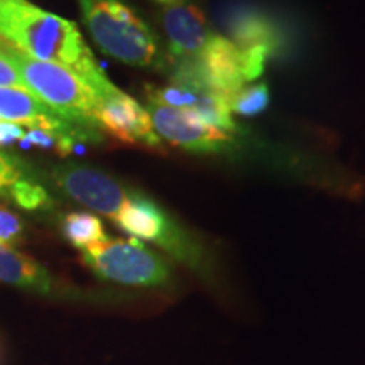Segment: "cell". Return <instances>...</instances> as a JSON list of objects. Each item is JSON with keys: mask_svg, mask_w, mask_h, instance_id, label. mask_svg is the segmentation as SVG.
Listing matches in <instances>:
<instances>
[{"mask_svg": "<svg viewBox=\"0 0 365 365\" xmlns=\"http://www.w3.org/2000/svg\"><path fill=\"white\" fill-rule=\"evenodd\" d=\"M0 38L26 56L76 73L95 97L113 85L98 68L75 22L27 0H0Z\"/></svg>", "mask_w": 365, "mask_h": 365, "instance_id": "1", "label": "cell"}, {"mask_svg": "<svg viewBox=\"0 0 365 365\" xmlns=\"http://www.w3.org/2000/svg\"><path fill=\"white\" fill-rule=\"evenodd\" d=\"M78 6L86 29L103 53L129 66H166L156 33L124 0H78Z\"/></svg>", "mask_w": 365, "mask_h": 365, "instance_id": "2", "label": "cell"}, {"mask_svg": "<svg viewBox=\"0 0 365 365\" xmlns=\"http://www.w3.org/2000/svg\"><path fill=\"white\" fill-rule=\"evenodd\" d=\"M113 222L132 239L156 244L205 281H212L215 276V267L203 242L148 196L129 191V198Z\"/></svg>", "mask_w": 365, "mask_h": 365, "instance_id": "3", "label": "cell"}, {"mask_svg": "<svg viewBox=\"0 0 365 365\" xmlns=\"http://www.w3.org/2000/svg\"><path fill=\"white\" fill-rule=\"evenodd\" d=\"M2 51L7 53L19 70L26 90L56 115L83 129L102 130L97 120V97L76 73L54 63L26 56L7 44Z\"/></svg>", "mask_w": 365, "mask_h": 365, "instance_id": "4", "label": "cell"}, {"mask_svg": "<svg viewBox=\"0 0 365 365\" xmlns=\"http://www.w3.org/2000/svg\"><path fill=\"white\" fill-rule=\"evenodd\" d=\"M83 262L105 281L137 287H168L171 264L135 239H105L83 250Z\"/></svg>", "mask_w": 365, "mask_h": 365, "instance_id": "5", "label": "cell"}, {"mask_svg": "<svg viewBox=\"0 0 365 365\" xmlns=\"http://www.w3.org/2000/svg\"><path fill=\"white\" fill-rule=\"evenodd\" d=\"M145 110L159 139L190 153L218 154L235 145L234 134L208 125L193 112L175 108L145 95Z\"/></svg>", "mask_w": 365, "mask_h": 365, "instance_id": "6", "label": "cell"}, {"mask_svg": "<svg viewBox=\"0 0 365 365\" xmlns=\"http://www.w3.org/2000/svg\"><path fill=\"white\" fill-rule=\"evenodd\" d=\"M53 180L71 200L91 212L110 217L112 220L129 198V191L115 178L81 164H65L56 168L53 171Z\"/></svg>", "mask_w": 365, "mask_h": 365, "instance_id": "7", "label": "cell"}, {"mask_svg": "<svg viewBox=\"0 0 365 365\" xmlns=\"http://www.w3.org/2000/svg\"><path fill=\"white\" fill-rule=\"evenodd\" d=\"M97 120L102 130L127 144L163 149L145 107L112 85L97 97Z\"/></svg>", "mask_w": 365, "mask_h": 365, "instance_id": "8", "label": "cell"}, {"mask_svg": "<svg viewBox=\"0 0 365 365\" xmlns=\"http://www.w3.org/2000/svg\"><path fill=\"white\" fill-rule=\"evenodd\" d=\"M163 27L173 61L196 58L215 34L205 14L188 0L164 9Z\"/></svg>", "mask_w": 365, "mask_h": 365, "instance_id": "9", "label": "cell"}, {"mask_svg": "<svg viewBox=\"0 0 365 365\" xmlns=\"http://www.w3.org/2000/svg\"><path fill=\"white\" fill-rule=\"evenodd\" d=\"M228 29H230L232 43L244 51L261 49L272 56L274 51L279 48L281 38L276 24L257 11L247 9L237 12L228 22Z\"/></svg>", "mask_w": 365, "mask_h": 365, "instance_id": "10", "label": "cell"}, {"mask_svg": "<svg viewBox=\"0 0 365 365\" xmlns=\"http://www.w3.org/2000/svg\"><path fill=\"white\" fill-rule=\"evenodd\" d=\"M0 281L43 294L51 291V277L48 271L33 257L17 252L16 249L2 242H0Z\"/></svg>", "mask_w": 365, "mask_h": 365, "instance_id": "11", "label": "cell"}, {"mask_svg": "<svg viewBox=\"0 0 365 365\" xmlns=\"http://www.w3.org/2000/svg\"><path fill=\"white\" fill-rule=\"evenodd\" d=\"M61 227L66 240L80 250L88 249L91 245H97L100 242L107 239L102 222H100V218L95 217L93 213H68V215L63 218Z\"/></svg>", "mask_w": 365, "mask_h": 365, "instance_id": "12", "label": "cell"}, {"mask_svg": "<svg viewBox=\"0 0 365 365\" xmlns=\"http://www.w3.org/2000/svg\"><path fill=\"white\" fill-rule=\"evenodd\" d=\"M228 107L230 112L240 117H254L262 113L269 107L271 95H269V86L266 83L259 85H245L235 93L228 97Z\"/></svg>", "mask_w": 365, "mask_h": 365, "instance_id": "13", "label": "cell"}, {"mask_svg": "<svg viewBox=\"0 0 365 365\" xmlns=\"http://www.w3.org/2000/svg\"><path fill=\"white\" fill-rule=\"evenodd\" d=\"M9 196H12L14 202L19 205L21 208L31 210V212L48 207L49 202H51L44 186L38 185L29 178H22V180L17 181L12 186Z\"/></svg>", "mask_w": 365, "mask_h": 365, "instance_id": "14", "label": "cell"}, {"mask_svg": "<svg viewBox=\"0 0 365 365\" xmlns=\"http://www.w3.org/2000/svg\"><path fill=\"white\" fill-rule=\"evenodd\" d=\"M26 178L24 166L9 154L0 150V196L11 193L12 186Z\"/></svg>", "mask_w": 365, "mask_h": 365, "instance_id": "15", "label": "cell"}, {"mask_svg": "<svg viewBox=\"0 0 365 365\" xmlns=\"http://www.w3.org/2000/svg\"><path fill=\"white\" fill-rule=\"evenodd\" d=\"M22 237V222L16 213L0 205V242L12 245Z\"/></svg>", "mask_w": 365, "mask_h": 365, "instance_id": "16", "label": "cell"}, {"mask_svg": "<svg viewBox=\"0 0 365 365\" xmlns=\"http://www.w3.org/2000/svg\"><path fill=\"white\" fill-rule=\"evenodd\" d=\"M0 88H21L26 90L21 73L6 51L0 49Z\"/></svg>", "mask_w": 365, "mask_h": 365, "instance_id": "17", "label": "cell"}, {"mask_svg": "<svg viewBox=\"0 0 365 365\" xmlns=\"http://www.w3.org/2000/svg\"><path fill=\"white\" fill-rule=\"evenodd\" d=\"M26 130L22 125L0 120V145H9L24 137Z\"/></svg>", "mask_w": 365, "mask_h": 365, "instance_id": "18", "label": "cell"}, {"mask_svg": "<svg viewBox=\"0 0 365 365\" xmlns=\"http://www.w3.org/2000/svg\"><path fill=\"white\" fill-rule=\"evenodd\" d=\"M158 4H161L164 7H171V6H178V4L186 2V0H156Z\"/></svg>", "mask_w": 365, "mask_h": 365, "instance_id": "19", "label": "cell"}]
</instances>
